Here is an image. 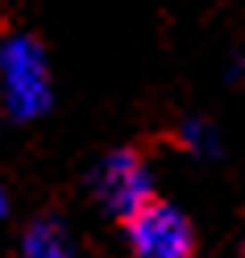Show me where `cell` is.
Here are the masks:
<instances>
[{
	"label": "cell",
	"mask_w": 245,
	"mask_h": 258,
	"mask_svg": "<svg viewBox=\"0 0 245 258\" xmlns=\"http://www.w3.org/2000/svg\"><path fill=\"white\" fill-rule=\"evenodd\" d=\"M0 213H5V196H0Z\"/></svg>",
	"instance_id": "5b68a950"
},
{
	"label": "cell",
	"mask_w": 245,
	"mask_h": 258,
	"mask_svg": "<svg viewBox=\"0 0 245 258\" xmlns=\"http://www.w3.org/2000/svg\"><path fill=\"white\" fill-rule=\"evenodd\" d=\"M0 100L13 117H38L50 104V75L34 38H5L0 42Z\"/></svg>",
	"instance_id": "7a4b0ae2"
},
{
	"label": "cell",
	"mask_w": 245,
	"mask_h": 258,
	"mask_svg": "<svg viewBox=\"0 0 245 258\" xmlns=\"http://www.w3.org/2000/svg\"><path fill=\"white\" fill-rule=\"evenodd\" d=\"M129 258H195V229L175 204L150 196L125 217Z\"/></svg>",
	"instance_id": "6da1fadb"
},
{
	"label": "cell",
	"mask_w": 245,
	"mask_h": 258,
	"mask_svg": "<svg viewBox=\"0 0 245 258\" xmlns=\"http://www.w3.org/2000/svg\"><path fill=\"white\" fill-rule=\"evenodd\" d=\"M96 196H100V204L108 208L112 217H129L133 208H141L145 200L154 196L150 187V167H145V158L137 150H117L108 154L100 171H96Z\"/></svg>",
	"instance_id": "3957f363"
},
{
	"label": "cell",
	"mask_w": 245,
	"mask_h": 258,
	"mask_svg": "<svg viewBox=\"0 0 245 258\" xmlns=\"http://www.w3.org/2000/svg\"><path fill=\"white\" fill-rule=\"evenodd\" d=\"M25 258H71V237L62 233L58 221H34L21 237Z\"/></svg>",
	"instance_id": "277c9868"
}]
</instances>
